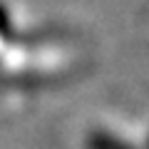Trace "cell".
I'll return each instance as SVG.
<instances>
[{
	"mask_svg": "<svg viewBox=\"0 0 149 149\" xmlns=\"http://www.w3.org/2000/svg\"><path fill=\"white\" fill-rule=\"evenodd\" d=\"M87 149H134V147L107 129H95L87 137Z\"/></svg>",
	"mask_w": 149,
	"mask_h": 149,
	"instance_id": "1",
	"label": "cell"
},
{
	"mask_svg": "<svg viewBox=\"0 0 149 149\" xmlns=\"http://www.w3.org/2000/svg\"><path fill=\"white\" fill-rule=\"evenodd\" d=\"M147 149H149V142H147Z\"/></svg>",
	"mask_w": 149,
	"mask_h": 149,
	"instance_id": "2",
	"label": "cell"
}]
</instances>
